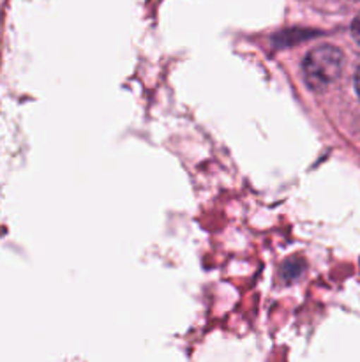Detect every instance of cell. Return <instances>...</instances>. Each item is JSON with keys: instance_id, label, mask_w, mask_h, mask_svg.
<instances>
[{"instance_id": "2", "label": "cell", "mask_w": 360, "mask_h": 362, "mask_svg": "<svg viewBox=\"0 0 360 362\" xmlns=\"http://www.w3.org/2000/svg\"><path fill=\"white\" fill-rule=\"evenodd\" d=\"M352 35L356 42L360 45V14H356V18L352 23Z\"/></svg>"}, {"instance_id": "4", "label": "cell", "mask_w": 360, "mask_h": 362, "mask_svg": "<svg viewBox=\"0 0 360 362\" xmlns=\"http://www.w3.org/2000/svg\"><path fill=\"white\" fill-rule=\"evenodd\" d=\"M355 2H360V0H355Z\"/></svg>"}, {"instance_id": "3", "label": "cell", "mask_w": 360, "mask_h": 362, "mask_svg": "<svg viewBox=\"0 0 360 362\" xmlns=\"http://www.w3.org/2000/svg\"><path fill=\"white\" fill-rule=\"evenodd\" d=\"M355 88H356V94L360 95V67L356 69V74H355Z\"/></svg>"}, {"instance_id": "1", "label": "cell", "mask_w": 360, "mask_h": 362, "mask_svg": "<svg viewBox=\"0 0 360 362\" xmlns=\"http://www.w3.org/2000/svg\"><path fill=\"white\" fill-rule=\"evenodd\" d=\"M344 55L332 45H321L311 49L302 62L304 80L314 90L327 88L342 73Z\"/></svg>"}]
</instances>
